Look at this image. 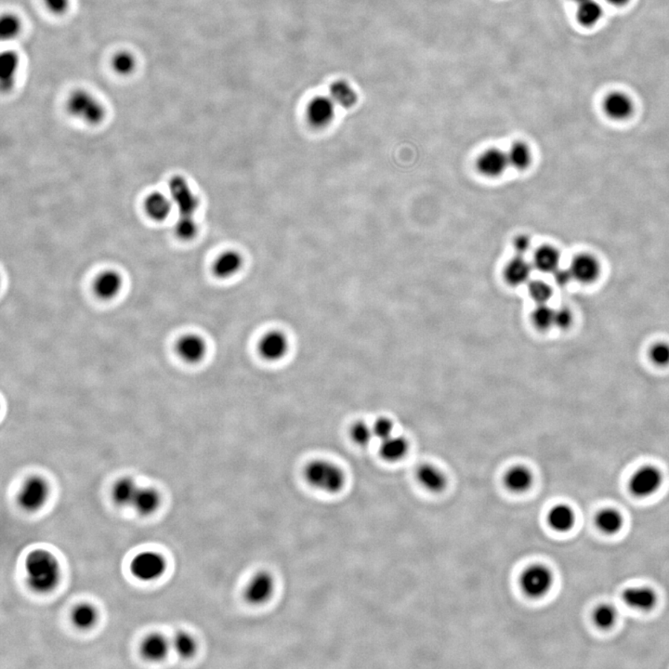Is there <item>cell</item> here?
<instances>
[{"label": "cell", "instance_id": "cell-8", "mask_svg": "<svg viewBox=\"0 0 669 669\" xmlns=\"http://www.w3.org/2000/svg\"><path fill=\"white\" fill-rule=\"evenodd\" d=\"M170 196L179 211V218H195L199 200L191 189L186 179L174 176L169 182Z\"/></svg>", "mask_w": 669, "mask_h": 669}, {"label": "cell", "instance_id": "cell-9", "mask_svg": "<svg viewBox=\"0 0 669 669\" xmlns=\"http://www.w3.org/2000/svg\"><path fill=\"white\" fill-rule=\"evenodd\" d=\"M663 475L658 469L645 466L633 474L628 483L631 495L638 498H646L656 494L661 488Z\"/></svg>", "mask_w": 669, "mask_h": 669}, {"label": "cell", "instance_id": "cell-29", "mask_svg": "<svg viewBox=\"0 0 669 669\" xmlns=\"http://www.w3.org/2000/svg\"><path fill=\"white\" fill-rule=\"evenodd\" d=\"M408 442L407 440L399 436H390L381 441L379 447V454L382 459L388 462H397L407 456Z\"/></svg>", "mask_w": 669, "mask_h": 669}, {"label": "cell", "instance_id": "cell-10", "mask_svg": "<svg viewBox=\"0 0 669 669\" xmlns=\"http://www.w3.org/2000/svg\"><path fill=\"white\" fill-rule=\"evenodd\" d=\"M289 343L283 333L274 330L266 333L259 343L260 355L269 362L282 360L288 355Z\"/></svg>", "mask_w": 669, "mask_h": 669}, {"label": "cell", "instance_id": "cell-36", "mask_svg": "<svg viewBox=\"0 0 669 669\" xmlns=\"http://www.w3.org/2000/svg\"><path fill=\"white\" fill-rule=\"evenodd\" d=\"M509 163L515 169L524 170L528 169L532 162V153L529 146L523 141L512 144L508 153Z\"/></svg>", "mask_w": 669, "mask_h": 669}, {"label": "cell", "instance_id": "cell-26", "mask_svg": "<svg viewBox=\"0 0 669 669\" xmlns=\"http://www.w3.org/2000/svg\"><path fill=\"white\" fill-rule=\"evenodd\" d=\"M532 267L523 257H514L504 269V278L512 286L523 285L529 279Z\"/></svg>", "mask_w": 669, "mask_h": 669}, {"label": "cell", "instance_id": "cell-21", "mask_svg": "<svg viewBox=\"0 0 669 669\" xmlns=\"http://www.w3.org/2000/svg\"><path fill=\"white\" fill-rule=\"evenodd\" d=\"M573 279L579 282L589 283L599 276V265L592 255L582 254L575 257L570 267Z\"/></svg>", "mask_w": 669, "mask_h": 669}, {"label": "cell", "instance_id": "cell-16", "mask_svg": "<svg viewBox=\"0 0 669 669\" xmlns=\"http://www.w3.org/2000/svg\"><path fill=\"white\" fill-rule=\"evenodd\" d=\"M20 57L16 51L7 50L0 55V88L8 92L15 85L20 69Z\"/></svg>", "mask_w": 669, "mask_h": 669}, {"label": "cell", "instance_id": "cell-42", "mask_svg": "<svg viewBox=\"0 0 669 669\" xmlns=\"http://www.w3.org/2000/svg\"><path fill=\"white\" fill-rule=\"evenodd\" d=\"M350 437L352 441L359 446H367L369 445L374 437L372 428L364 422H357L352 426L350 430Z\"/></svg>", "mask_w": 669, "mask_h": 669}, {"label": "cell", "instance_id": "cell-14", "mask_svg": "<svg viewBox=\"0 0 669 669\" xmlns=\"http://www.w3.org/2000/svg\"><path fill=\"white\" fill-rule=\"evenodd\" d=\"M123 286V278L115 270L103 271L96 277L94 291L101 300H109L120 293Z\"/></svg>", "mask_w": 669, "mask_h": 669}, {"label": "cell", "instance_id": "cell-40", "mask_svg": "<svg viewBox=\"0 0 669 669\" xmlns=\"http://www.w3.org/2000/svg\"><path fill=\"white\" fill-rule=\"evenodd\" d=\"M177 237L184 241L195 238L198 231V223L195 218H179L174 228Z\"/></svg>", "mask_w": 669, "mask_h": 669}, {"label": "cell", "instance_id": "cell-44", "mask_svg": "<svg viewBox=\"0 0 669 669\" xmlns=\"http://www.w3.org/2000/svg\"><path fill=\"white\" fill-rule=\"evenodd\" d=\"M374 436L381 441L393 436V424L389 419H378L372 427Z\"/></svg>", "mask_w": 669, "mask_h": 669}, {"label": "cell", "instance_id": "cell-45", "mask_svg": "<svg viewBox=\"0 0 669 669\" xmlns=\"http://www.w3.org/2000/svg\"><path fill=\"white\" fill-rule=\"evenodd\" d=\"M46 10L53 15H63L69 11L71 0H42Z\"/></svg>", "mask_w": 669, "mask_h": 669}, {"label": "cell", "instance_id": "cell-15", "mask_svg": "<svg viewBox=\"0 0 669 669\" xmlns=\"http://www.w3.org/2000/svg\"><path fill=\"white\" fill-rule=\"evenodd\" d=\"M179 357L189 364H198L205 358L207 344L200 336L188 334L182 337L177 344Z\"/></svg>", "mask_w": 669, "mask_h": 669}, {"label": "cell", "instance_id": "cell-31", "mask_svg": "<svg viewBox=\"0 0 669 669\" xmlns=\"http://www.w3.org/2000/svg\"><path fill=\"white\" fill-rule=\"evenodd\" d=\"M71 621L78 630H91L98 621L96 608L89 604H77L72 611Z\"/></svg>", "mask_w": 669, "mask_h": 669}, {"label": "cell", "instance_id": "cell-43", "mask_svg": "<svg viewBox=\"0 0 669 669\" xmlns=\"http://www.w3.org/2000/svg\"><path fill=\"white\" fill-rule=\"evenodd\" d=\"M650 357L657 366H668L669 364V346L668 344L659 343L651 349Z\"/></svg>", "mask_w": 669, "mask_h": 669}, {"label": "cell", "instance_id": "cell-49", "mask_svg": "<svg viewBox=\"0 0 669 669\" xmlns=\"http://www.w3.org/2000/svg\"><path fill=\"white\" fill-rule=\"evenodd\" d=\"M607 1L609 2L610 4L620 7V6H624L627 4L630 0H607Z\"/></svg>", "mask_w": 669, "mask_h": 669}, {"label": "cell", "instance_id": "cell-4", "mask_svg": "<svg viewBox=\"0 0 669 669\" xmlns=\"http://www.w3.org/2000/svg\"><path fill=\"white\" fill-rule=\"evenodd\" d=\"M519 584L521 592L528 598H543L552 589L554 575L544 564H532L521 573Z\"/></svg>", "mask_w": 669, "mask_h": 669}, {"label": "cell", "instance_id": "cell-28", "mask_svg": "<svg viewBox=\"0 0 669 669\" xmlns=\"http://www.w3.org/2000/svg\"><path fill=\"white\" fill-rule=\"evenodd\" d=\"M561 255L552 246L544 245L534 255L535 267L542 273H554L559 268Z\"/></svg>", "mask_w": 669, "mask_h": 669}, {"label": "cell", "instance_id": "cell-30", "mask_svg": "<svg viewBox=\"0 0 669 669\" xmlns=\"http://www.w3.org/2000/svg\"><path fill=\"white\" fill-rule=\"evenodd\" d=\"M139 488L130 478H122L113 486L112 499L120 506H132Z\"/></svg>", "mask_w": 669, "mask_h": 669}, {"label": "cell", "instance_id": "cell-3", "mask_svg": "<svg viewBox=\"0 0 669 669\" xmlns=\"http://www.w3.org/2000/svg\"><path fill=\"white\" fill-rule=\"evenodd\" d=\"M66 111L75 120L83 123L97 126L106 117V110L103 103L86 89L72 91L66 100Z\"/></svg>", "mask_w": 669, "mask_h": 669}, {"label": "cell", "instance_id": "cell-39", "mask_svg": "<svg viewBox=\"0 0 669 669\" xmlns=\"http://www.w3.org/2000/svg\"><path fill=\"white\" fill-rule=\"evenodd\" d=\"M555 311L546 304H540L532 314V321L535 326L540 330L549 329L554 324Z\"/></svg>", "mask_w": 669, "mask_h": 669}, {"label": "cell", "instance_id": "cell-27", "mask_svg": "<svg viewBox=\"0 0 669 669\" xmlns=\"http://www.w3.org/2000/svg\"><path fill=\"white\" fill-rule=\"evenodd\" d=\"M243 260L236 251H226L222 253L213 265V273L219 278L233 276L241 268Z\"/></svg>", "mask_w": 669, "mask_h": 669}, {"label": "cell", "instance_id": "cell-33", "mask_svg": "<svg viewBox=\"0 0 669 669\" xmlns=\"http://www.w3.org/2000/svg\"><path fill=\"white\" fill-rule=\"evenodd\" d=\"M604 15V8L596 0H587V1L581 3L578 5L576 17L579 24L584 26L595 25L602 18Z\"/></svg>", "mask_w": 669, "mask_h": 669}, {"label": "cell", "instance_id": "cell-32", "mask_svg": "<svg viewBox=\"0 0 669 669\" xmlns=\"http://www.w3.org/2000/svg\"><path fill=\"white\" fill-rule=\"evenodd\" d=\"M329 96L336 106L349 109L357 101V95L355 89L345 81H336L330 86Z\"/></svg>", "mask_w": 669, "mask_h": 669}, {"label": "cell", "instance_id": "cell-5", "mask_svg": "<svg viewBox=\"0 0 669 669\" xmlns=\"http://www.w3.org/2000/svg\"><path fill=\"white\" fill-rule=\"evenodd\" d=\"M275 592V579L267 570H260L248 579L243 590V598L251 606L268 604Z\"/></svg>", "mask_w": 669, "mask_h": 669}, {"label": "cell", "instance_id": "cell-19", "mask_svg": "<svg viewBox=\"0 0 669 669\" xmlns=\"http://www.w3.org/2000/svg\"><path fill=\"white\" fill-rule=\"evenodd\" d=\"M547 523L553 531L563 534L575 527V512L567 504H557L549 509L547 515Z\"/></svg>", "mask_w": 669, "mask_h": 669}, {"label": "cell", "instance_id": "cell-38", "mask_svg": "<svg viewBox=\"0 0 669 669\" xmlns=\"http://www.w3.org/2000/svg\"><path fill=\"white\" fill-rule=\"evenodd\" d=\"M23 25L19 17L14 13H5L0 19V37L2 42H11L18 37Z\"/></svg>", "mask_w": 669, "mask_h": 669}, {"label": "cell", "instance_id": "cell-18", "mask_svg": "<svg viewBox=\"0 0 669 669\" xmlns=\"http://www.w3.org/2000/svg\"><path fill=\"white\" fill-rule=\"evenodd\" d=\"M416 477L419 485L433 494L442 493L447 486V478L444 472L433 465H421L416 470Z\"/></svg>", "mask_w": 669, "mask_h": 669}, {"label": "cell", "instance_id": "cell-47", "mask_svg": "<svg viewBox=\"0 0 669 669\" xmlns=\"http://www.w3.org/2000/svg\"><path fill=\"white\" fill-rule=\"evenodd\" d=\"M573 279L572 274H571L570 269L569 270H564V269H557L554 272V280L556 283L559 286H564L568 285L570 281Z\"/></svg>", "mask_w": 669, "mask_h": 669}, {"label": "cell", "instance_id": "cell-37", "mask_svg": "<svg viewBox=\"0 0 669 669\" xmlns=\"http://www.w3.org/2000/svg\"><path fill=\"white\" fill-rule=\"evenodd\" d=\"M113 70L121 77L132 75L137 68V60L130 51H120L114 55L111 60Z\"/></svg>", "mask_w": 669, "mask_h": 669}, {"label": "cell", "instance_id": "cell-1", "mask_svg": "<svg viewBox=\"0 0 669 669\" xmlns=\"http://www.w3.org/2000/svg\"><path fill=\"white\" fill-rule=\"evenodd\" d=\"M26 582L37 594H48L60 580V567L56 557L45 549H34L25 561Z\"/></svg>", "mask_w": 669, "mask_h": 669}, {"label": "cell", "instance_id": "cell-13", "mask_svg": "<svg viewBox=\"0 0 669 669\" xmlns=\"http://www.w3.org/2000/svg\"><path fill=\"white\" fill-rule=\"evenodd\" d=\"M336 103L330 96H317L307 107V117L314 127H323L331 123L335 117Z\"/></svg>", "mask_w": 669, "mask_h": 669}, {"label": "cell", "instance_id": "cell-22", "mask_svg": "<svg viewBox=\"0 0 669 669\" xmlns=\"http://www.w3.org/2000/svg\"><path fill=\"white\" fill-rule=\"evenodd\" d=\"M170 648L169 641L159 633H152L144 639L141 644V654L150 662H159L167 656Z\"/></svg>", "mask_w": 669, "mask_h": 669}, {"label": "cell", "instance_id": "cell-7", "mask_svg": "<svg viewBox=\"0 0 669 669\" xmlns=\"http://www.w3.org/2000/svg\"><path fill=\"white\" fill-rule=\"evenodd\" d=\"M130 572L140 581L158 580L167 569L166 560L159 553L144 552L136 555L129 564Z\"/></svg>", "mask_w": 669, "mask_h": 669}, {"label": "cell", "instance_id": "cell-23", "mask_svg": "<svg viewBox=\"0 0 669 669\" xmlns=\"http://www.w3.org/2000/svg\"><path fill=\"white\" fill-rule=\"evenodd\" d=\"M605 114L613 120H625L633 113V103L630 98L621 92H613L604 100Z\"/></svg>", "mask_w": 669, "mask_h": 669}, {"label": "cell", "instance_id": "cell-24", "mask_svg": "<svg viewBox=\"0 0 669 669\" xmlns=\"http://www.w3.org/2000/svg\"><path fill=\"white\" fill-rule=\"evenodd\" d=\"M594 523L597 529L602 534L613 535L621 531L624 525V518L618 509L605 508L596 514Z\"/></svg>", "mask_w": 669, "mask_h": 669}, {"label": "cell", "instance_id": "cell-34", "mask_svg": "<svg viewBox=\"0 0 669 669\" xmlns=\"http://www.w3.org/2000/svg\"><path fill=\"white\" fill-rule=\"evenodd\" d=\"M592 618L599 630H608L616 625L618 619V613L612 604H602L593 610Z\"/></svg>", "mask_w": 669, "mask_h": 669}, {"label": "cell", "instance_id": "cell-41", "mask_svg": "<svg viewBox=\"0 0 669 669\" xmlns=\"http://www.w3.org/2000/svg\"><path fill=\"white\" fill-rule=\"evenodd\" d=\"M528 291L533 300L540 304H545L552 296V288L541 280L532 281L529 283Z\"/></svg>", "mask_w": 669, "mask_h": 669}, {"label": "cell", "instance_id": "cell-25", "mask_svg": "<svg viewBox=\"0 0 669 669\" xmlns=\"http://www.w3.org/2000/svg\"><path fill=\"white\" fill-rule=\"evenodd\" d=\"M161 498L158 492L155 489L151 488H139L137 495L133 501L132 506L136 511L141 516H149L155 514L159 505H160Z\"/></svg>", "mask_w": 669, "mask_h": 669}, {"label": "cell", "instance_id": "cell-50", "mask_svg": "<svg viewBox=\"0 0 669 669\" xmlns=\"http://www.w3.org/2000/svg\"><path fill=\"white\" fill-rule=\"evenodd\" d=\"M573 1H575L576 4L579 5L581 4V3L587 1V0H573Z\"/></svg>", "mask_w": 669, "mask_h": 669}, {"label": "cell", "instance_id": "cell-17", "mask_svg": "<svg viewBox=\"0 0 669 669\" xmlns=\"http://www.w3.org/2000/svg\"><path fill=\"white\" fill-rule=\"evenodd\" d=\"M534 476L525 466L517 465L506 471L503 477V485L506 490L514 494H523L532 488Z\"/></svg>", "mask_w": 669, "mask_h": 669}, {"label": "cell", "instance_id": "cell-35", "mask_svg": "<svg viewBox=\"0 0 669 669\" xmlns=\"http://www.w3.org/2000/svg\"><path fill=\"white\" fill-rule=\"evenodd\" d=\"M172 645L176 654L184 659H189L195 656L198 649L196 639L185 631H179L174 636Z\"/></svg>", "mask_w": 669, "mask_h": 669}, {"label": "cell", "instance_id": "cell-48", "mask_svg": "<svg viewBox=\"0 0 669 669\" xmlns=\"http://www.w3.org/2000/svg\"><path fill=\"white\" fill-rule=\"evenodd\" d=\"M530 247H531V239L528 236H524V234L517 236L516 239L514 240V248L518 253L521 255L526 253Z\"/></svg>", "mask_w": 669, "mask_h": 669}, {"label": "cell", "instance_id": "cell-2", "mask_svg": "<svg viewBox=\"0 0 669 669\" xmlns=\"http://www.w3.org/2000/svg\"><path fill=\"white\" fill-rule=\"evenodd\" d=\"M303 478L311 488L334 495L345 486L346 476L338 465L324 459L309 462L303 469Z\"/></svg>", "mask_w": 669, "mask_h": 669}, {"label": "cell", "instance_id": "cell-6", "mask_svg": "<svg viewBox=\"0 0 669 669\" xmlns=\"http://www.w3.org/2000/svg\"><path fill=\"white\" fill-rule=\"evenodd\" d=\"M49 495L50 488L42 477H30L23 485L17 496V503L26 512L39 511L47 503Z\"/></svg>", "mask_w": 669, "mask_h": 669}, {"label": "cell", "instance_id": "cell-11", "mask_svg": "<svg viewBox=\"0 0 669 669\" xmlns=\"http://www.w3.org/2000/svg\"><path fill=\"white\" fill-rule=\"evenodd\" d=\"M509 165L508 155L497 148L485 151L476 161L478 172L488 178H497L502 175Z\"/></svg>", "mask_w": 669, "mask_h": 669}, {"label": "cell", "instance_id": "cell-20", "mask_svg": "<svg viewBox=\"0 0 669 669\" xmlns=\"http://www.w3.org/2000/svg\"><path fill=\"white\" fill-rule=\"evenodd\" d=\"M170 196L160 192L151 193L144 200V210L151 219L156 222L166 221L173 208Z\"/></svg>", "mask_w": 669, "mask_h": 669}, {"label": "cell", "instance_id": "cell-12", "mask_svg": "<svg viewBox=\"0 0 669 669\" xmlns=\"http://www.w3.org/2000/svg\"><path fill=\"white\" fill-rule=\"evenodd\" d=\"M624 604L639 612H650L656 608L658 597L650 587H630L622 593Z\"/></svg>", "mask_w": 669, "mask_h": 669}, {"label": "cell", "instance_id": "cell-46", "mask_svg": "<svg viewBox=\"0 0 669 669\" xmlns=\"http://www.w3.org/2000/svg\"><path fill=\"white\" fill-rule=\"evenodd\" d=\"M572 324V314L566 308L558 310L554 314V324L561 329H566Z\"/></svg>", "mask_w": 669, "mask_h": 669}]
</instances>
